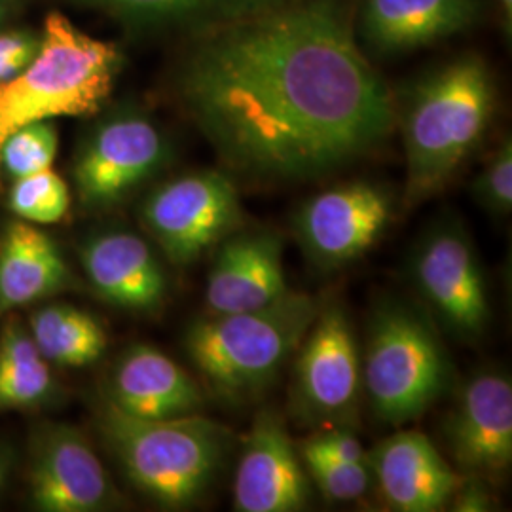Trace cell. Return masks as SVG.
<instances>
[{
  "instance_id": "cell-1",
  "label": "cell",
  "mask_w": 512,
  "mask_h": 512,
  "mask_svg": "<svg viewBox=\"0 0 512 512\" xmlns=\"http://www.w3.org/2000/svg\"><path fill=\"white\" fill-rule=\"evenodd\" d=\"M357 0H291L188 37L175 97L243 183L325 179L380 152L395 93L355 37Z\"/></svg>"
},
{
  "instance_id": "cell-2",
  "label": "cell",
  "mask_w": 512,
  "mask_h": 512,
  "mask_svg": "<svg viewBox=\"0 0 512 512\" xmlns=\"http://www.w3.org/2000/svg\"><path fill=\"white\" fill-rule=\"evenodd\" d=\"M397 105L406 181L403 203L416 209L442 192L494 120L495 78L488 61L465 52L418 78Z\"/></svg>"
},
{
  "instance_id": "cell-3",
  "label": "cell",
  "mask_w": 512,
  "mask_h": 512,
  "mask_svg": "<svg viewBox=\"0 0 512 512\" xmlns=\"http://www.w3.org/2000/svg\"><path fill=\"white\" fill-rule=\"evenodd\" d=\"M319 308L317 298L291 289L258 310L207 313L186 330L184 349L213 397L256 403L293 361Z\"/></svg>"
},
{
  "instance_id": "cell-4",
  "label": "cell",
  "mask_w": 512,
  "mask_h": 512,
  "mask_svg": "<svg viewBox=\"0 0 512 512\" xmlns=\"http://www.w3.org/2000/svg\"><path fill=\"white\" fill-rule=\"evenodd\" d=\"M363 395L376 420L403 427L452 393L456 366L433 317L404 298L384 296L366 321Z\"/></svg>"
},
{
  "instance_id": "cell-5",
  "label": "cell",
  "mask_w": 512,
  "mask_h": 512,
  "mask_svg": "<svg viewBox=\"0 0 512 512\" xmlns=\"http://www.w3.org/2000/svg\"><path fill=\"white\" fill-rule=\"evenodd\" d=\"M99 431L129 482L165 509L203 499L224 471L234 440L230 427L202 414L141 420L110 403Z\"/></svg>"
},
{
  "instance_id": "cell-6",
  "label": "cell",
  "mask_w": 512,
  "mask_h": 512,
  "mask_svg": "<svg viewBox=\"0 0 512 512\" xmlns=\"http://www.w3.org/2000/svg\"><path fill=\"white\" fill-rule=\"evenodd\" d=\"M120 50L50 14L37 57L0 84V150L6 139L31 124L99 112L122 69Z\"/></svg>"
},
{
  "instance_id": "cell-7",
  "label": "cell",
  "mask_w": 512,
  "mask_h": 512,
  "mask_svg": "<svg viewBox=\"0 0 512 512\" xmlns=\"http://www.w3.org/2000/svg\"><path fill=\"white\" fill-rule=\"evenodd\" d=\"M287 414L304 429L349 427L363 404L361 344L340 300L321 302L294 353Z\"/></svg>"
},
{
  "instance_id": "cell-8",
  "label": "cell",
  "mask_w": 512,
  "mask_h": 512,
  "mask_svg": "<svg viewBox=\"0 0 512 512\" xmlns=\"http://www.w3.org/2000/svg\"><path fill=\"white\" fill-rule=\"evenodd\" d=\"M408 274L423 308L440 330L476 342L492 319V306L475 241L461 220L442 215L416 241Z\"/></svg>"
},
{
  "instance_id": "cell-9",
  "label": "cell",
  "mask_w": 512,
  "mask_h": 512,
  "mask_svg": "<svg viewBox=\"0 0 512 512\" xmlns=\"http://www.w3.org/2000/svg\"><path fill=\"white\" fill-rule=\"evenodd\" d=\"M141 222L165 258L188 268L245 226L238 183L224 169L175 177L152 190Z\"/></svg>"
},
{
  "instance_id": "cell-10",
  "label": "cell",
  "mask_w": 512,
  "mask_h": 512,
  "mask_svg": "<svg viewBox=\"0 0 512 512\" xmlns=\"http://www.w3.org/2000/svg\"><path fill=\"white\" fill-rule=\"evenodd\" d=\"M393 198L380 184L351 181L321 190L293 217V236L311 266L334 272L349 266L382 238Z\"/></svg>"
},
{
  "instance_id": "cell-11",
  "label": "cell",
  "mask_w": 512,
  "mask_h": 512,
  "mask_svg": "<svg viewBox=\"0 0 512 512\" xmlns=\"http://www.w3.org/2000/svg\"><path fill=\"white\" fill-rule=\"evenodd\" d=\"M169 158L160 128L141 112H120L93 129L74 165L78 198L90 209H110L156 175Z\"/></svg>"
},
{
  "instance_id": "cell-12",
  "label": "cell",
  "mask_w": 512,
  "mask_h": 512,
  "mask_svg": "<svg viewBox=\"0 0 512 512\" xmlns=\"http://www.w3.org/2000/svg\"><path fill=\"white\" fill-rule=\"evenodd\" d=\"M444 440L452 459L467 475L488 482L507 473L512 461V384L505 372L473 374L456 393Z\"/></svg>"
},
{
  "instance_id": "cell-13",
  "label": "cell",
  "mask_w": 512,
  "mask_h": 512,
  "mask_svg": "<svg viewBox=\"0 0 512 512\" xmlns=\"http://www.w3.org/2000/svg\"><path fill=\"white\" fill-rule=\"evenodd\" d=\"M311 480L287 421L272 408L253 420L239 454L234 505L239 512H296L311 501Z\"/></svg>"
},
{
  "instance_id": "cell-14",
  "label": "cell",
  "mask_w": 512,
  "mask_h": 512,
  "mask_svg": "<svg viewBox=\"0 0 512 512\" xmlns=\"http://www.w3.org/2000/svg\"><path fill=\"white\" fill-rule=\"evenodd\" d=\"M484 0H359L355 37L370 57H397L476 27Z\"/></svg>"
},
{
  "instance_id": "cell-15",
  "label": "cell",
  "mask_w": 512,
  "mask_h": 512,
  "mask_svg": "<svg viewBox=\"0 0 512 512\" xmlns=\"http://www.w3.org/2000/svg\"><path fill=\"white\" fill-rule=\"evenodd\" d=\"M283 236L268 228H239L217 245L207 275V313L264 308L289 293Z\"/></svg>"
},
{
  "instance_id": "cell-16",
  "label": "cell",
  "mask_w": 512,
  "mask_h": 512,
  "mask_svg": "<svg viewBox=\"0 0 512 512\" xmlns=\"http://www.w3.org/2000/svg\"><path fill=\"white\" fill-rule=\"evenodd\" d=\"M29 484L38 511H107L120 501L90 442L71 427H54L38 442Z\"/></svg>"
},
{
  "instance_id": "cell-17",
  "label": "cell",
  "mask_w": 512,
  "mask_h": 512,
  "mask_svg": "<svg viewBox=\"0 0 512 512\" xmlns=\"http://www.w3.org/2000/svg\"><path fill=\"white\" fill-rule=\"evenodd\" d=\"M368 465L389 509L435 512L448 507L461 476L420 431H397L368 452Z\"/></svg>"
},
{
  "instance_id": "cell-18",
  "label": "cell",
  "mask_w": 512,
  "mask_h": 512,
  "mask_svg": "<svg viewBox=\"0 0 512 512\" xmlns=\"http://www.w3.org/2000/svg\"><path fill=\"white\" fill-rule=\"evenodd\" d=\"M109 403L141 420H173L202 414L207 395L198 380L160 349L135 346L114 368Z\"/></svg>"
},
{
  "instance_id": "cell-19",
  "label": "cell",
  "mask_w": 512,
  "mask_h": 512,
  "mask_svg": "<svg viewBox=\"0 0 512 512\" xmlns=\"http://www.w3.org/2000/svg\"><path fill=\"white\" fill-rule=\"evenodd\" d=\"M82 266L95 293L120 310L148 313L164 304V268L133 232L112 230L90 239L82 249Z\"/></svg>"
},
{
  "instance_id": "cell-20",
  "label": "cell",
  "mask_w": 512,
  "mask_h": 512,
  "mask_svg": "<svg viewBox=\"0 0 512 512\" xmlns=\"http://www.w3.org/2000/svg\"><path fill=\"white\" fill-rule=\"evenodd\" d=\"M137 31H183L186 37L249 18L291 0H69Z\"/></svg>"
},
{
  "instance_id": "cell-21",
  "label": "cell",
  "mask_w": 512,
  "mask_h": 512,
  "mask_svg": "<svg viewBox=\"0 0 512 512\" xmlns=\"http://www.w3.org/2000/svg\"><path fill=\"white\" fill-rule=\"evenodd\" d=\"M69 281L54 239L25 220L8 226L0 245V313L37 302Z\"/></svg>"
},
{
  "instance_id": "cell-22",
  "label": "cell",
  "mask_w": 512,
  "mask_h": 512,
  "mask_svg": "<svg viewBox=\"0 0 512 512\" xmlns=\"http://www.w3.org/2000/svg\"><path fill=\"white\" fill-rule=\"evenodd\" d=\"M31 329L40 355L54 365H92L107 348V332L99 321L73 306L57 304L37 311Z\"/></svg>"
},
{
  "instance_id": "cell-23",
  "label": "cell",
  "mask_w": 512,
  "mask_h": 512,
  "mask_svg": "<svg viewBox=\"0 0 512 512\" xmlns=\"http://www.w3.org/2000/svg\"><path fill=\"white\" fill-rule=\"evenodd\" d=\"M12 213L25 222L54 224L67 215L71 192L67 183L50 169L14 181L8 196Z\"/></svg>"
},
{
  "instance_id": "cell-24",
  "label": "cell",
  "mask_w": 512,
  "mask_h": 512,
  "mask_svg": "<svg viewBox=\"0 0 512 512\" xmlns=\"http://www.w3.org/2000/svg\"><path fill=\"white\" fill-rule=\"evenodd\" d=\"M57 129L50 120L31 124L10 135L0 150V167L16 181L50 169L57 154Z\"/></svg>"
},
{
  "instance_id": "cell-25",
  "label": "cell",
  "mask_w": 512,
  "mask_h": 512,
  "mask_svg": "<svg viewBox=\"0 0 512 512\" xmlns=\"http://www.w3.org/2000/svg\"><path fill=\"white\" fill-rule=\"evenodd\" d=\"M310 475L311 486L332 503L357 501L370 492L374 476L368 463H344L336 459L300 454Z\"/></svg>"
},
{
  "instance_id": "cell-26",
  "label": "cell",
  "mask_w": 512,
  "mask_h": 512,
  "mask_svg": "<svg viewBox=\"0 0 512 512\" xmlns=\"http://www.w3.org/2000/svg\"><path fill=\"white\" fill-rule=\"evenodd\" d=\"M471 194L486 213L509 217L512 211V143L503 139L471 184Z\"/></svg>"
},
{
  "instance_id": "cell-27",
  "label": "cell",
  "mask_w": 512,
  "mask_h": 512,
  "mask_svg": "<svg viewBox=\"0 0 512 512\" xmlns=\"http://www.w3.org/2000/svg\"><path fill=\"white\" fill-rule=\"evenodd\" d=\"M298 452L344 463H368V452L363 448V442L349 427L315 431L311 437L300 442Z\"/></svg>"
},
{
  "instance_id": "cell-28",
  "label": "cell",
  "mask_w": 512,
  "mask_h": 512,
  "mask_svg": "<svg viewBox=\"0 0 512 512\" xmlns=\"http://www.w3.org/2000/svg\"><path fill=\"white\" fill-rule=\"evenodd\" d=\"M52 389L50 365L27 372L0 374V408H18L37 403Z\"/></svg>"
},
{
  "instance_id": "cell-29",
  "label": "cell",
  "mask_w": 512,
  "mask_h": 512,
  "mask_svg": "<svg viewBox=\"0 0 512 512\" xmlns=\"http://www.w3.org/2000/svg\"><path fill=\"white\" fill-rule=\"evenodd\" d=\"M44 365L48 361L40 355L33 336L16 323L8 325L0 340V374L27 372Z\"/></svg>"
},
{
  "instance_id": "cell-30",
  "label": "cell",
  "mask_w": 512,
  "mask_h": 512,
  "mask_svg": "<svg viewBox=\"0 0 512 512\" xmlns=\"http://www.w3.org/2000/svg\"><path fill=\"white\" fill-rule=\"evenodd\" d=\"M40 40L27 31L0 33V84L21 73L40 50Z\"/></svg>"
},
{
  "instance_id": "cell-31",
  "label": "cell",
  "mask_w": 512,
  "mask_h": 512,
  "mask_svg": "<svg viewBox=\"0 0 512 512\" xmlns=\"http://www.w3.org/2000/svg\"><path fill=\"white\" fill-rule=\"evenodd\" d=\"M450 511L488 512L494 509V497L490 492L488 480L478 475L461 476L458 488L450 499Z\"/></svg>"
},
{
  "instance_id": "cell-32",
  "label": "cell",
  "mask_w": 512,
  "mask_h": 512,
  "mask_svg": "<svg viewBox=\"0 0 512 512\" xmlns=\"http://www.w3.org/2000/svg\"><path fill=\"white\" fill-rule=\"evenodd\" d=\"M497 12H499V21H501V29L511 38L512 33V0H495Z\"/></svg>"
},
{
  "instance_id": "cell-33",
  "label": "cell",
  "mask_w": 512,
  "mask_h": 512,
  "mask_svg": "<svg viewBox=\"0 0 512 512\" xmlns=\"http://www.w3.org/2000/svg\"><path fill=\"white\" fill-rule=\"evenodd\" d=\"M6 471H8V469H6V459L0 456V486L4 484V478H6Z\"/></svg>"
},
{
  "instance_id": "cell-34",
  "label": "cell",
  "mask_w": 512,
  "mask_h": 512,
  "mask_svg": "<svg viewBox=\"0 0 512 512\" xmlns=\"http://www.w3.org/2000/svg\"><path fill=\"white\" fill-rule=\"evenodd\" d=\"M4 14H6V4H4V0H0V23L4 19Z\"/></svg>"
}]
</instances>
